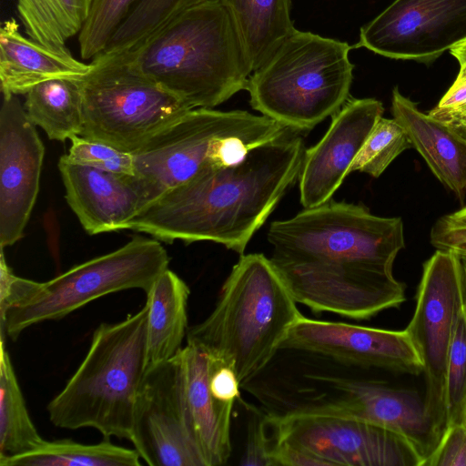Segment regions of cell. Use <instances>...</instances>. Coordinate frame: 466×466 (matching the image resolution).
<instances>
[{
    "instance_id": "obj_1",
    "label": "cell",
    "mask_w": 466,
    "mask_h": 466,
    "mask_svg": "<svg viewBox=\"0 0 466 466\" xmlns=\"http://www.w3.org/2000/svg\"><path fill=\"white\" fill-rule=\"evenodd\" d=\"M305 150L289 131L238 163L207 167L148 204L128 229L169 243L213 241L241 256L299 178Z\"/></svg>"
},
{
    "instance_id": "obj_2",
    "label": "cell",
    "mask_w": 466,
    "mask_h": 466,
    "mask_svg": "<svg viewBox=\"0 0 466 466\" xmlns=\"http://www.w3.org/2000/svg\"><path fill=\"white\" fill-rule=\"evenodd\" d=\"M137 72L190 108H213L246 89L253 72L218 0L192 5L124 52Z\"/></svg>"
},
{
    "instance_id": "obj_3",
    "label": "cell",
    "mask_w": 466,
    "mask_h": 466,
    "mask_svg": "<svg viewBox=\"0 0 466 466\" xmlns=\"http://www.w3.org/2000/svg\"><path fill=\"white\" fill-rule=\"evenodd\" d=\"M270 258L240 256L211 313L188 328L186 340L231 366L241 387L271 361L303 316Z\"/></svg>"
},
{
    "instance_id": "obj_4",
    "label": "cell",
    "mask_w": 466,
    "mask_h": 466,
    "mask_svg": "<svg viewBox=\"0 0 466 466\" xmlns=\"http://www.w3.org/2000/svg\"><path fill=\"white\" fill-rule=\"evenodd\" d=\"M267 236L274 265H294L318 285L339 282L364 268L392 273L405 247L400 218L379 217L362 205L332 198L272 222Z\"/></svg>"
},
{
    "instance_id": "obj_5",
    "label": "cell",
    "mask_w": 466,
    "mask_h": 466,
    "mask_svg": "<svg viewBox=\"0 0 466 466\" xmlns=\"http://www.w3.org/2000/svg\"><path fill=\"white\" fill-rule=\"evenodd\" d=\"M148 306L93 333L84 360L49 402L50 421L66 430L93 428L105 439L131 441L137 398L146 373Z\"/></svg>"
},
{
    "instance_id": "obj_6",
    "label": "cell",
    "mask_w": 466,
    "mask_h": 466,
    "mask_svg": "<svg viewBox=\"0 0 466 466\" xmlns=\"http://www.w3.org/2000/svg\"><path fill=\"white\" fill-rule=\"evenodd\" d=\"M0 260L1 335L12 340L34 325L59 320L106 295L131 289L147 293L169 264L159 240L142 237L46 282L15 276L4 248Z\"/></svg>"
},
{
    "instance_id": "obj_7",
    "label": "cell",
    "mask_w": 466,
    "mask_h": 466,
    "mask_svg": "<svg viewBox=\"0 0 466 466\" xmlns=\"http://www.w3.org/2000/svg\"><path fill=\"white\" fill-rule=\"evenodd\" d=\"M351 48L295 29L250 75L246 90L252 108L292 131L312 129L349 99Z\"/></svg>"
},
{
    "instance_id": "obj_8",
    "label": "cell",
    "mask_w": 466,
    "mask_h": 466,
    "mask_svg": "<svg viewBox=\"0 0 466 466\" xmlns=\"http://www.w3.org/2000/svg\"><path fill=\"white\" fill-rule=\"evenodd\" d=\"M289 131L246 110L193 108L133 153L134 175L150 204L203 169L238 163L253 148Z\"/></svg>"
},
{
    "instance_id": "obj_9",
    "label": "cell",
    "mask_w": 466,
    "mask_h": 466,
    "mask_svg": "<svg viewBox=\"0 0 466 466\" xmlns=\"http://www.w3.org/2000/svg\"><path fill=\"white\" fill-rule=\"evenodd\" d=\"M90 65L81 79L87 139L133 154L193 109L133 68L124 52H102Z\"/></svg>"
},
{
    "instance_id": "obj_10",
    "label": "cell",
    "mask_w": 466,
    "mask_h": 466,
    "mask_svg": "<svg viewBox=\"0 0 466 466\" xmlns=\"http://www.w3.org/2000/svg\"><path fill=\"white\" fill-rule=\"evenodd\" d=\"M461 308V256L451 250L437 249L423 264L415 310L405 329L422 364L423 400L435 448L447 431V359Z\"/></svg>"
},
{
    "instance_id": "obj_11",
    "label": "cell",
    "mask_w": 466,
    "mask_h": 466,
    "mask_svg": "<svg viewBox=\"0 0 466 466\" xmlns=\"http://www.w3.org/2000/svg\"><path fill=\"white\" fill-rule=\"evenodd\" d=\"M271 439L296 444L324 465L421 466L423 457L402 435L361 420L284 411L266 415Z\"/></svg>"
},
{
    "instance_id": "obj_12",
    "label": "cell",
    "mask_w": 466,
    "mask_h": 466,
    "mask_svg": "<svg viewBox=\"0 0 466 466\" xmlns=\"http://www.w3.org/2000/svg\"><path fill=\"white\" fill-rule=\"evenodd\" d=\"M130 441L149 466H204L188 412L180 352L146 370Z\"/></svg>"
},
{
    "instance_id": "obj_13",
    "label": "cell",
    "mask_w": 466,
    "mask_h": 466,
    "mask_svg": "<svg viewBox=\"0 0 466 466\" xmlns=\"http://www.w3.org/2000/svg\"><path fill=\"white\" fill-rule=\"evenodd\" d=\"M466 40V0H395L360 28L352 48L429 65Z\"/></svg>"
},
{
    "instance_id": "obj_14",
    "label": "cell",
    "mask_w": 466,
    "mask_h": 466,
    "mask_svg": "<svg viewBox=\"0 0 466 466\" xmlns=\"http://www.w3.org/2000/svg\"><path fill=\"white\" fill-rule=\"evenodd\" d=\"M310 378L325 386L326 394L297 404L287 411L330 414L385 427L405 437L423 457V461L434 451L424 400L417 391L377 380L333 375Z\"/></svg>"
},
{
    "instance_id": "obj_15",
    "label": "cell",
    "mask_w": 466,
    "mask_h": 466,
    "mask_svg": "<svg viewBox=\"0 0 466 466\" xmlns=\"http://www.w3.org/2000/svg\"><path fill=\"white\" fill-rule=\"evenodd\" d=\"M280 350L313 353L347 366L411 375L422 373L420 359L405 329L390 330L302 316L289 329Z\"/></svg>"
},
{
    "instance_id": "obj_16",
    "label": "cell",
    "mask_w": 466,
    "mask_h": 466,
    "mask_svg": "<svg viewBox=\"0 0 466 466\" xmlns=\"http://www.w3.org/2000/svg\"><path fill=\"white\" fill-rule=\"evenodd\" d=\"M0 109V246L16 243L35 204L45 147L15 95Z\"/></svg>"
},
{
    "instance_id": "obj_17",
    "label": "cell",
    "mask_w": 466,
    "mask_h": 466,
    "mask_svg": "<svg viewBox=\"0 0 466 466\" xmlns=\"http://www.w3.org/2000/svg\"><path fill=\"white\" fill-rule=\"evenodd\" d=\"M383 112L382 103L375 98H349L332 116L322 138L305 150L299 176L303 208L332 198Z\"/></svg>"
},
{
    "instance_id": "obj_18",
    "label": "cell",
    "mask_w": 466,
    "mask_h": 466,
    "mask_svg": "<svg viewBox=\"0 0 466 466\" xmlns=\"http://www.w3.org/2000/svg\"><path fill=\"white\" fill-rule=\"evenodd\" d=\"M58 169L66 202L90 235L128 229L130 221L148 204L135 175L75 164L64 155Z\"/></svg>"
},
{
    "instance_id": "obj_19",
    "label": "cell",
    "mask_w": 466,
    "mask_h": 466,
    "mask_svg": "<svg viewBox=\"0 0 466 466\" xmlns=\"http://www.w3.org/2000/svg\"><path fill=\"white\" fill-rule=\"evenodd\" d=\"M187 403L204 466H220L228 461L231 412L234 403L218 400L209 386L211 373L222 360L202 348L187 342L180 351Z\"/></svg>"
},
{
    "instance_id": "obj_20",
    "label": "cell",
    "mask_w": 466,
    "mask_h": 466,
    "mask_svg": "<svg viewBox=\"0 0 466 466\" xmlns=\"http://www.w3.org/2000/svg\"><path fill=\"white\" fill-rule=\"evenodd\" d=\"M91 65L76 59L67 48L46 47L19 31L10 18L0 28V82L3 95H25L36 85L57 78H83Z\"/></svg>"
},
{
    "instance_id": "obj_21",
    "label": "cell",
    "mask_w": 466,
    "mask_h": 466,
    "mask_svg": "<svg viewBox=\"0 0 466 466\" xmlns=\"http://www.w3.org/2000/svg\"><path fill=\"white\" fill-rule=\"evenodd\" d=\"M391 113L434 176L463 203L466 196V140L451 127L392 90Z\"/></svg>"
},
{
    "instance_id": "obj_22",
    "label": "cell",
    "mask_w": 466,
    "mask_h": 466,
    "mask_svg": "<svg viewBox=\"0 0 466 466\" xmlns=\"http://www.w3.org/2000/svg\"><path fill=\"white\" fill-rule=\"evenodd\" d=\"M147 295L148 306L146 370L174 358L187 338L190 289L169 268L154 282Z\"/></svg>"
},
{
    "instance_id": "obj_23",
    "label": "cell",
    "mask_w": 466,
    "mask_h": 466,
    "mask_svg": "<svg viewBox=\"0 0 466 466\" xmlns=\"http://www.w3.org/2000/svg\"><path fill=\"white\" fill-rule=\"evenodd\" d=\"M229 13L254 70L296 29L290 0H218Z\"/></svg>"
},
{
    "instance_id": "obj_24",
    "label": "cell",
    "mask_w": 466,
    "mask_h": 466,
    "mask_svg": "<svg viewBox=\"0 0 466 466\" xmlns=\"http://www.w3.org/2000/svg\"><path fill=\"white\" fill-rule=\"evenodd\" d=\"M81 79L48 80L36 85L25 94L24 107L28 118L35 127H41L49 139L65 142L82 135Z\"/></svg>"
},
{
    "instance_id": "obj_25",
    "label": "cell",
    "mask_w": 466,
    "mask_h": 466,
    "mask_svg": "<svg viewBox=\"0 0 466 466\" xmlns=\"http://www.w3.org/2000/svg\"><path fill=\"white\" fill-rule=\"evenodd\" d=\"M140 459L136 449L116 445L109 439L96 444L64 439L45 441L30 452L0 458V466H139Z\"/></svg>"
},
{
    "instance_id": "obj_26",
    "label": "cell",
    "mask_w": 466,
    "mask_h": 466,
    "mask_svg": "<svg viewBox=\"0 0 466 466\" xmlns=\"http://www.w3.org/2000/svg\"><path fill=\"white\" fill-rule=\"evenodd\" d=\"M0 352V458H5L30 452L46 440L31 420L2 335Z\"/></svg>"
},
{
    "instance_id": "obj_27",
    "label": "cell",
    "mask_w": 466,
    "mask_h": 466,
    "mask_svg": "<svg viewBox=\"0 0 466 466\" xmlns=\"http://www.w3.org/2000/svg\"><path fill=\"white\" fill-rule=\"evenodd\" d=\"M92 4L93 0H17V12L29 38L63 49L82 30Z\"/></svg>"
},
{
    "instance_id": "obj_28",
    "label": "cell",
    "mask_w": 466,
    "mask_h": 466,
    "mask_svg": "<svg viewBox=\"0 0 466 466\" xmlns=\"http://www.w3.org/2000/svg\"><path fill=\"white\" fill-rule=\"evenodd\" d=\"M206 0H140L104 52H125L142 44L185 9Z\"/></svg>"
},
{
    "instance_id": "obj_29",
    "label": "cell",
    "mask_w": 466,
    "mask_h": 466,
    "mask_svg": "<svg viewBox=\"0 0 466 466\" xmlns=\"http://www.w3.org/2000/svg\"><path fill=\"white\" fill-rule=\"evenodd\" d=\"M411 147L402 126L395 118L381 116L353 161L350 173L358 171L377 178L400 153Z\"/></svg>"
},
{
    "instance_id": "obj_30",
    "label": "cell",
    "mask_w": 466,
    "mask_h": 466,
    "mask_svg": "<svg viewBox=\"0 0 466 466\" xmlns=\"http://www.w3.org/2000/svg\"><path fill=\"white\" fill-rule=\"evenodd\" d=\"M139 1L93 0L89 15L78 34L81 57L90 59L102 53Z\"/></svg>"
},
{
    "instance_id": "obj_31",
    "label": "cell",
    "mask_w": 466,
    "mask_h": 466,
    "mask_svg": "<svg viewBox=\"0 0 466 466\" xmlns=\"http://www.w3.org/2000/svg\"><path fill=\"white\" fill-rule=\"evenodd\" d=\"M447 429L463 424L466 407V317L461 308L449 350L445 376Z\"/></svg>"
},
{
    "instance_id": "obj_32",
    "label": "cell",
    "mask_w": 466,
    "mask_h": 466,
    "mask_svg": "<svg viewBox=\"0 0 466 466\" xmlns=\"http://www.w3.org/2000/svg\"><path fill=\"white\" fill-rule=\"evenodd\" d=\"M70 141L68 152L64 155L68 161L105 171L134 175L132 153L82 136H75Z\"/></svg>"
},
{
    "instance_id": "obj_33",
    "label": "cell",
    "mask_w": 466,
    "mask_h": 466,
    "mask_svg": "<svg viewBox=\"0 0 466 466\" xmlns=\"http://www.w3.org/2000/svg\"><path fill=\"white\" fill-rule=\"evenodd\" d=\"M422 466H466V427H449L435 450Z\"/></svg>"
},
{
    "instance_id": "obj_34",
    "label": "cell",
    "mask_w": 466,
    "mask_h": 466,
    "mask_svg": "<svg viewBox=\"0 0 466 466\" xmlns=\"http://www.w3.org/2000/svg\"><path fill=\"white\" fill-rule=\"evenodd\" d=\"M269 449L270 438L266 415L252 414L248 421V440L240 464L271 466Z\"/></svg>"
},
{
    "instance_id": "obj_35",
    "label": "cell",
    "mask_w": 466,
    "mask_h": 466,
    "mask_svg": "<svg viewBox=\"0 0 466 466\" xmlns=\"http://www.w3.org/2000/svg\"><path fill=\"white\" fill-rule=\"evenodd\" d=\"M430 237L437 249L451 250L466 257V227L452 225L442 217L432 227Z\"/></svg>"
},
{
    "instance_id": "obj_36",
    "label": "cell",
    "mask_w": 466,
    "mask_h": 466,
    "mask_svg": "<svg viewBox=\"0 0 466 466\" xmlns=\"http://www.w3.org/2000/svg\"><path fill=\"white\" fill-rule=\"evenodd\" d=\"M210 390L219 401L234 403L239 397L241 385L234 369L224 361L213 370L209 380Z\"/></svg>"
},
{
    "instance_id": "obj_37",
    "label": "cell",
    "mask_w": 466,
    "mask_h": 466,
    "mask_svg": "<svg viewBox=\"0 0 466 466\" xmlns=\"http://www.w3.org/2000/svg\"><path fill=\"white\" fill-rule=\"evenodd\" d=\"M463 111H466V68L460 69L452 86L429 114L432 116H439Z\"/></svg>"
},
{
    "instance_id": "obj_38",
    "label": "cell",
    "mask_w": 466,
    "mask_h": 466,
    "mask_svg": "<svg viewBox=\"0 0 466 466\" xmlns=\"http://www.w3.org/2000/svg\"><path fill=\"white\" fill-rule=\"evenodd\" d=\"M434 117L442 121L443 123L447 124L450 127L466 128V111Z\"/></svg>"
},
{
    "instance_id": "obj_39",
    "label": "cell",
    "mask_w": 466,
    "mask_h": 466,
    "mask_svg": "<svg viewBox=\"0 0 466 466\" xmlns=\"http://www.w3.org/2000/svg\"><path fill=\"white\" fill-rule=\"evenodd\" d=\"M450 53L457 59L460 69L466 68V40L452 47Z\"/></svg>"
},
{
    "instance_id": "obj_40",
    "label": "cell",
    "mask_w": 466,
    "mask_h": 466,
    "mask_svg": "<svg viewBox=\"0 0 466 466\" xmlns=\"http://www.w3.org/2000/svg\"><path fill=\"white\" fill-rule=\"evenodd\" d=\"M443 218L452 225L466 227V207Z\"/></svg>"
},
{
    "instance_id": "obj_41",
    "label": "cell",
    "mask_w": 466,
    "mask_h": 466,
    "mask_svg": "<svg viewBox=\"0 0 466 466\" xmlns=\"http://www.w3.org/2000/svg\"><path fill=\"white\" fill-rule=\"evenodd\" d=\"M461 300H462V309H463L464 315L466 317V257L461 256Z\"/></svg>"
},
{
    "instance_id": "obj_42",
    "label": "cell",
    "mask_w": 466,
    "mask_h": 466,
    "mask_svg": "<svg viewBox=\"0 0 466 466\" xmlns=\"http://www.w3.org/2000/svg\"><path fill=\"white\" fill-rule=\"evenodd\" d=\"M451 127L457 134H459L461 137H463L466 140V128L453 127Z\"/></svg>"
},
{
    "instance_id": "obj_43",
    "label": "cell",
    "mask_w": 466,
    "mask_h": 466,
    "mask_svg": "<svg viewBox=\"0 0 466 466\" xmlns=\"http://www.w3.org/2000/svg\"><path fill=\"white\" fill-rule=\"evenodd\" d=\"M463 424H464V426L466 427V407H465V411H464V420H463Z\"/></svg>"
}]
</instances>
